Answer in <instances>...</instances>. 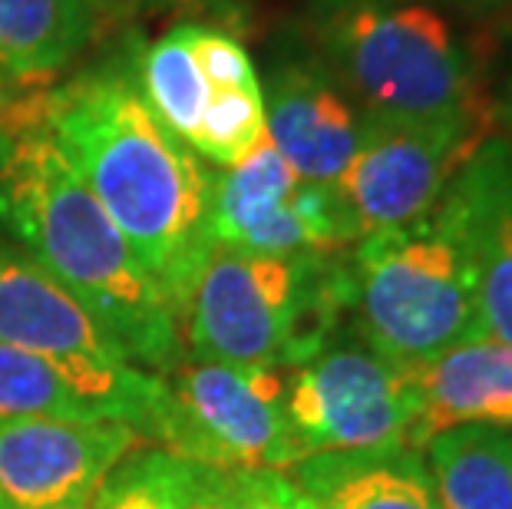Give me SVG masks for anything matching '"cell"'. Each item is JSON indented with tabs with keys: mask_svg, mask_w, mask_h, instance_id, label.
<instances>
[{
	"mask_svg": "<svg viewBox=\"0 0 512 509\" xmlns=\"http://www.w3.org/2000/svg\"><path fill=\"white\" fill-rule=\"evenodd\" d=\"M437 509H512V430L456 427L423 447Z\"/></svg>",
	"mask_w": 512,
	"mask_h": 509,
	"instance_id": "cell-17",
	"label": "cell"
},
{
	"mask_svg": "<svg viewBox=\"0 0 512 509\" xmlns=\"http://www.w3.org/2000/svg\"><path fill=\"white\" fill-rule=\"evenodd\" d=\"M146 437L116 420H0V509H90Z\"/></svg>",
	"mask_w": 512,
	"mask_h": 509,
	"instance_id": "cell-11",
	"label": "cell"
},
{
	"mask_svg": "<svg viewBox=\"0 0 512 509\" xmlns=\"http://www.w3.org/2000/svg\"><path fill=\"white\" fill-rule=\"evenodd\" d=\"M133 70L146 106L172 136L192 149L202 116L209 110L212 86L192 57L182 24L172 27L166 37L146 43L133 57Z\"/></svg>",
	"mask_w": 512,
	"mask_h": 509,
	"instance_id": "cell-18",
	"label": "cell"
},
{
	"mask_svg": "<svg viewBox=\"0 0 512 509\" xmlns=\"http://www.w3.org/2000/svg\"><path fill=\"white\" fill-rule=\"evenodd\" d=\"M212 238L255 255H341L357 229L334 186L304 182L265 139L238 166L215 172Z\"/></svg>",
	"mask_w": 512,
	"mask_h": 509,
	"instance_id": "cell-10",
	"label": "cell"
},
{
	"mask_svg": "<svg viewBox=\"0 0 512 509\" xmlns=\"http://www.w3.org/2000/svg\"><path fill=\"white\" fill-rule=\"evenodd\" d=\"M0 225L149 374L185 361L176 311L47 126L43 90L0 96Z\"/></svg>",
	"mask_w": 512,
	"mask_h": 509,
	"instance_id": "cell-2",
	"label": "cell"
},
{
	"mask_svg": "<svg viewBox=\"0 0 512 509\" xmlns=\"http://www.w3.org/2000/svg\"><path fill=\"white\" fill-rule=\"evenodd\" d=\"M430 4L463 10V14H499V10L512 7V0H430Z\"/></svg>",
	"mask_w": 512,
	"mask_h": 509,
	"instance_id": "cell-27",
	"label": "cell"
},
{
	"mask_svg": "<svg viewBox=\"0 0 512 509\" xmlns=\"http://www.w3.org/2000/svg\"><path fill=\"white\" fill-rule=\"evenodd\" d=\"M347 311L337 255H255L215 245L179 328L192 357L291 371L334 338Z\"/></svg>",
	"mask_w": 512,
	"mask_h": 509,
	"instance_id": "cell-4",
	"label": "cell"
},
{
	"mask_svg": "<svg viewBox=\"0 0 512 509\" xmlns=\"http://www.w3.org/2000/svg\"><path fill=\"white\" fill-rule=\"evenodd\" d=\"M100 0H0V77L34 86L57 77L100 34Z\"/></svg>",
	"mask_w": 512,
	"mask_h": 509,
	"instance_id": "cell-16",
	"label": "cell"
},
{
	"mask_svg": "<svg viewBox=\"0 0 512 509\" xmlns=\"http://www.w3.org/2000/svg\"><path fill=\"white\" fill-rule=\"evenodd\" d=\"M182 34L189 40L192 57L199 63L202 77L209 80L212 90H248V86H261L255 63L248 57L245 43L235 34L202 24H182Z\"/></svg>",
	"mask_w": 512,
	"mask_h": 509,
	"instance_id": "cell-22",
	"label": "cell"
},
{
	"mask_svg": "<svg viewBox=\"0 0 512 509\" xmlns=\"http://www.w3.org/2000/svg\"><path fill=\"white\" fill-rule=\"evenodd\" d=\"M493 123L499 126V139H503L512 153V70H509L503 90H499V100L493 106Z\"/></svg>",
	"mask_w": 512,
	"mask_h": 509,
	"instance_id": "cell-26",
	"label": "cell"
},
{
	"mask_svg": "<svg viewBox=\"0 0 512 509\" xmlns=\"http://www.w3.org/2000/svg\"><path fill=\"white\" fill-rule=\"evenodd\" d=\"M318 509H437L423 450L314 453L288 470Z\"/></svg>",
	"mask_w": 512,
	"mask_h": 509,
	"instance_id": "cell-15",
	"label": "cell"
},
{
	"mask_svg": "<svg viewBox=\"0 0 512 509\" xmlns=\"http://www.w3.org/2000/svg\"><path fill=\"white\" fill-rule=\"evenodd\" d=\"M162 377L149 440L195 467L288 473L304 460L294 440L281 367L192 357Z\"/></svg>",
	"mask_w": 512,
	"mask_h": 509,
	"instance_id": "cell-7",
	"label": "cell"
},
{
	"mask_svg": "<svg viewBox=\"0 0 512 509\" xmlns=\"http://www.w3.org/2000/svg\"><path fill=\"white\" fill-rule=\"evenodd\" d=\"M60 153L116 222L136 262L182 318L212 255L215 172L169 133L139 93L133 60L43 90ZM182 331V328H179Z\"/></svg>",
	"mask_w": 512,
	"mask_h": 509,
	"instance_id": "cell-1",
	"label": "cell"
},
{
	"mask_svg": "<svg viewBox=\"0 0 512 509\" xmlns=\"http://www.w3.org/2000/svg\"><path fill=\"white\" fill-rule=\"evenodd\" d=\"M106 17H152L166 10H185V7H205L215 0H100Z\"/></svg>",
	"mask_w": 512,
	"mask_h": 509,
	"instance_id": "cell-25",
	"label": "cell"
},
{
	"mask_svg": "<svg viewBox=\"0 0 512 509\" xmlns=\"http://www.w3.org/2000/svg\"><path fill=\"white\" fill-rule=\"evenodd\" d=\"M0 344L47 361L106 420L149 440L162 404V377L129 361L63 281L7 242H0Z\"/></svg>",
	"mask_w": 512,
	"mask_h": 509,
	"instance_id": "cell-6",
	"label": "cell"
},
{
	"mask_svg": "<svg viewBox=\"0 0 512 509\" xmlns=\"http://www.w3.org/2000/svg\"><path fill=\"white\" fill-rule=\"evenodd\" d=\"M301 40L361 116L493 113L473 50L430 0H311Z\"/></svg>",
	"mask_w": 512,
	"mask_h": 509,
	"instance_id": "cell-3",
	"label": "cell"
},
{
	"mask_svg": "<svg viewBox=\"0 0 512 509\" xmlns=\"http://www.w3.org/2000/svg\"><path fill=\"white\" fill-rule=\"evenodd\" d=\"M268 139L304 182L334 186L354 159L361 113L308 53H285L268 73Z\"/></svg>",
	"mask_w": 512,
	"mask_h": 509,
	"instance_id": "cell-12",
	"label": "cell"
},
{
	"mask_svg": "<svg viewBox=\"0 0 512 509\" xmlns=\"http://www.w3.org/2000/svg\"><path fill=\"white\" fill-rule=\"evenodd\" d=\"M192 470L169 450L143 443L110 470L90 509H185Z\"/></svg>",
	"mask_w": 512,
	"mask_h": 509,
	"instance_id": "cell-20",
	"label": "cell"
},
{
	"mask_svg": "<svg viewBox=\"0 0 512 509\" xmlns=\"http://www.w3.org/2000/svg\"><path fill=\"white\" fill-rule=\"evenodd\" d=\"M268 139L265 93L261 86L248 90H212L209 110L202 116L192 153L209 159L212 166L232 169L248 159Z\"/></svg>",
	"mask_w": 512,
	"mask_h": 509,
	"instance_id": "cell-21",
	"label": "cell"
},
{
	"mask_svg": "<svg viewBox=\"0 0 512 509\" xmlns=\"http://www.w3.org/2000/svg\"><path fill=\"white\" fill-rule=\"evenodd\" d=\"M493 113L473 116H361L354 159L334 182L357 238L417 222L450 189L486 136Z\"/></svg>",
	"mask_w": 512,
	"mask_h": 509,
	"instance_id": "cell-8",
	"label": "cell"
},
{
	"mask_svg": "<svg viewBox=\"0 0 512 509\" xmlns=\"http://www.w3.org/2000/svg\"><path fill=\"white\" fill-rule=\"evenodd\" d=\"M443 202L473 258L479 334L512 348V153L499 133L466 159Z\"/></svg>",
	"mask_w": 512,
	"mask_h": 509,
	"instance_id": "cell-13",
	"label": "cell"
},
{
	"mask_svg": "<svg viewBox=\"0 0 512 509\" xmlns=\"http://www.w3.org/2000/svg\"><path fill=\"white\" fill-rule=\"evenodd\" d=\"M417 417L410 447L423 450L433 437L456 427L512 430V348L493 338L453 344L423 364L407 367Z\"/></svg>",
	"mask_w": 512,
	"mask_h": 509,
	"instance_id": "cell-14",
	"label": "cell"
},
{
	"mask_svg": "<svg viewBox=\"0 0 512 509\" xmlns=\"http://www.w3.org/2000/svg\"><path fill=\"white\" fill-rule=\"evenodd\" d=\"M106 420L34 354L0 344V420Z\"/></svg>",
	"mask_w": 512,
	"mask_h": 509,
	"instance_id": "cell-19",
	"label": "cell"
},
{
	"mask_svg": "<svg viewBox=\"0 0 512 509\" xmlns=\"http://www.w3.org/2000/svg\"><path fill=\"white\" fill-rule=\"evenodd\" d=\"M344 281L357 338L394 364L479 338L473 258L443 199L417 222L357 238Z\"/></svg>",
	"mask_w": 512,
	"mask_h": 509,
	"instance_id": "cell-5",
	"label": "cell"
},
{
	"mask_svg": "<svg viewBox=\"0 0 512 509\" xmlns=\"http://www.w3.org/2000/svg\"><path fill=\"white\" fill-rule=\"evenodd\" d=\"M285 414L304 457L410 447V374L361 338H328L291 367Z\"/></svg>",
	"mask_w": 512,
	"mask_h": 509,
	"instance_id": "cell-9",
	"label": "cell"
},
{
	"mask_svg": "<svg viewBox=\"0 0 512 509\" xmlns=\"http://www.w3.org/2000/svg\"><path fill=\"white\" fill-rule=\"evenodd\" d=\"M248 493H252V509H318L288 473L275 470H248Z\"/></svg>",
	"mask_w": 512,
	"mask_h": 509,
	"instance_id": "cell-24",
	"label": "cell"
},
{
	"mask_svg": "<svg viewBox=\"0 0 512 509\" xmlns=\"http://www.w3.org/2000/svg\"><path fill=\"white\" fill-rule=\"evenodd\" d=\"M0 96H4V93H0Z\"/></svg>",
	"mask_w": 512,
	"mask_h": 509,
	"instance_id": "cell-28",
	"label": "cell"
},
{
	"mask_svg": "<svg viewBox=\"0 0 512 509\" xmlns=\"http://www.w3.org/2000/svg\"><path fill=\"white\" fill-rule=\"evenodd\" d=\"M195 467V463H192ZM185 509H252L248 493V470H215L195 467L192 490Z\"/></svg>",
	"mask_w": 512,
	"mask_h": 509,
	"instance_id": "cell-23",
	"label": "cell"
}]
</instances>
